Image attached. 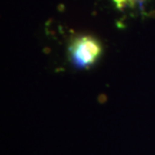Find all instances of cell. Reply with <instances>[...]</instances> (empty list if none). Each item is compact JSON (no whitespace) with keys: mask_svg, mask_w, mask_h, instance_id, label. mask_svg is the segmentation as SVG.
Here are the masks:
<instances>
[{"mask_svg":"<svg viewBox=\"0 0 155 155\" xmlns=\"http://www.w3.org/2000/svg\"><path fill=\"white\" fill-rule=\"evenodd\" d=\"M102 48L100 42L93 36L82 35L71 42L69 54L71 61L79 68H89L98 61Z\"/></svg>","mask_w":155,"mask_h":155,"instance_id":"6da1fadb","label":"cell"},{"mask_svg":"<svg viewBox=\"0 0 155 155\" xmlns=\"http://www.w3.org/2000/svg\"><path fill=\"white\" fill-rule=\"evenodd\" d=\"M135 0H113V2L115 3L117 8H123L126 7V6H129L133 4Z\"/></svg>","mask_w":155,"mask_h":155,"instance_id":"7a4b0ae2","label":"cell"}]
</instances>
